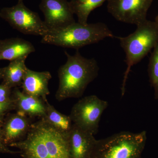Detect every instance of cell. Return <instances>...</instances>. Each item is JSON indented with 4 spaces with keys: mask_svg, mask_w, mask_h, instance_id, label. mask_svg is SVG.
<instances>
[{
    "mask_svg": "<svg viewBox=\"0 0 158 158\" xmlns=\"http://www.w3.org/2000/svg\"><path fill=\"white\" fill-rule=\"evenodd\" d=\"M67 137L41 118L25 138L9 146L18 148L23 158H70Z\"/></svg>",
    "mask_w": 158,
    "mask_h": 158,
    "instance_id": "6da1fadb",
    "label": "cell"
},
{
    "mask_svg": "<svg viewBox=\"0 0 158 158\" xmlns=\"http://www.w3.org/2000/svg\"><path fill=\"white\" fill-rule=\"evenodd\" d=\"M65 53L67 61L58 71L59 84L56 98L59 101L81 97L98 76L99 69L95 59L85 58L78 50L73 56L66 51Z\"/></svg>",
    "mask_w": 158,
    "mask_h": 158,
    "instance_id": "7a4b0ae2",
    "label": "cell"
},
{
    "mask_svg": "<svg viewBox=\"0 0 158 158\" xmlns=\"http://www.w3.org/2000/svg\"><path fill=\"white\" fill-rule=\"evenodd\" d=\"M114 37L108 26L102 23L83 24L75 22L63 28L49 31L41 42L65 48L78 50L97 43L107 37Z\"/></svg>",
    "mask_w": 158,
    "mask_h": 158,
    "instance_id": "3957f363",
    "label": "cell"
},
{
    "mask_svg": "<svg viewBox=\"0 0 158 158\" xmlns=\"http://www.w3.org/2000/svg\"><path fill=\"white\" fill-rule=\"evenodd\" d=\"M137 26L132 34L117 37L125 53L127 65L122 85V96L125 92L126 84L132 67L146 56L158 43V27L154 21L147 19Z\"/></svg>",
    "mask_w": 158,
    "mask_h": 158,
    "instance_id": "277c9868",
    "label": "cell"
},
{
    "mask_svg": "<svg viewBox=\"0 0 158 158\" xmlns=\"http://www.w3.org/2000/svg\"><path fill=\"white\" fill-rule=\"evenodd\" d=\"M146 139L145 131L120 132L98 140L92 158H141Z\"/></svg>",
    "mask_w": 158,
    "mask_h": 158,
    "instance_id": "5b68a950",
    "label": "cell"
},
{
    "mask_svg": "<svg viewBox=\"0 0 158 158\" xmlns=\"http://www.w3.org/2000/svg\"><path fill=\"white\" fill-rule=\"evenodd\" d=\"M0 17L9 23L13 28L26 35L44 37L49 31L45 23L36 12L31 11L24 5L23 0L17 4L5 7L0 11Z\"/></svg>",
    "mask_w": 158,
    "mask_h": 158,
    "instance_id": "8992f818",
    "label": "cell"
},
{
    "mask_svg": "<svg viewBox=\"0 0 158 158\" xmlns=\"http://www.w3.org/2000/svg\"><path fill=\"white\" fill-rule=\"evenodd\" d=\"M108 106V102L96 95H89L74 105L69 116L75 125L95 135L98 132L102 115Z\"/></svg>",
    "mask_w": 158,
    "mask_h": 158,
    "instance_id": "52a82bcc",
    "label": "cell"
},
{
    "mask_svg": "<svg viewBox=\"0 0 158 158\" xmlns=\"http://www.w3.org/2000/svg\"><path fill=\"white\" fill-rule=\"evenodd\" d=\"M154 0H108V11L117 20L138 25L147 20Z\"/></svg>",
    "mask_w": 158,
    "mask_h": 158,
    "instance_id": "ba28073f",
    "label": "cell"
},
{
    "mask_svg": "<svg viewBox=\"0 0 158 158\" xmlns=\"http://www.w3.org/2000/svg\"><path fill=\"white\" fill-rule=\"evenodd\" d=\"M39 7L49 31L63 28L76 22L67 0H41Z\"/></svg>",
    "mask_w": 158,
    "mask_h": 158,
    "instance_id": "9c48e42d",
    "label": "cell"
},
{
    "mask_svg": "<svg viewBox=\"0 0 158 158\" xmlns=\"http://www.w3.org/2000/svg\"><path fill=\"white\" fill-rule=\"evenodd\" d=\"M67 139L70 158H92L98 141L94 135L73 124Z\"/></svg>",
    "mask_w": 158,
    "mask_h": 158,
    "instance_id": "30bf717a",
    "label": "cell"
},
{
    "mask_svg": "<svg viewBox=\"0 0 158 158\" xmlns=\"http://www.w3.org/2000/svg\"><path fill=\"white\" fill-rule=\"evenodd\" d=\"M52 78L49 72L34 71L27 68L22 83V91L47 102V97L50 94L49 82Z\"/></svg>",
    "mask_w": 158,
    "mask_h": 158,
    "instance_id": "8fae6325",
    "label": "cell"
},
{
    "mask_svg": "<svg viewBox=\"0 0 158 158\" xmlns=\"http://www.w3.org/2000/svg\"><path fill=\"white\" fill-rule=\"evenodd\" d=\"M31 118L20 115H13L6 122L3 132L4 143L10 145L25 138L31 128Z\"/></svg>",
    "mask_w": 158,
    "mask_h": 158,
    "instance_id": "7c38bea8",
    "label": "cell"
},
{
    "mask_svg": "<svg viewBox=\"0 0 158 158\" xmlns=\"http://www.w3.org/2000/svg\"><path fill=\"white\" fill-rule=\"evenodd\" d=\"M15 106L20 115L30 118L42 117L45 115L46 104L42 99L24 93L18 89L14 90Z\"/></svg>",
    "mask_w": 158,
    "mask_h": 158,
    "instance_id": "4fadbf2b",
    "label": "cell"
},
{
    "mask_svg": "<svg viewBox=\"0 0 158 158\" xmlns=\"http://www.w3.org/2000/svg\"><path fill=\"white\" fill-rule=\"evenodd\" d=\"M35 51L31 43L22 38L15 37L0 40V61H13Z\"/></svg>",
    "mask_w": 158,
    "mask_h": 158,
    "instance_id": "5bb4252c",
    "label": "cell"
},
{
    "mask_svg": "<svg viewBox=\"0 0 158 158\" xmlns=\"http://www.w3.org/2000/svg\"><path fill=\"white\" fill-rule=\"evenodd\" d=\"M27 58L23 57L11 61L7 67L3 68V84L10 88L22 85L28 68L25 64Z\"/></svg>",
    "mask_w": 158,
    "mask_h": 158,
    "instance_id": "9a60e30c",
    "label": "cell"
},
{
    "mask_svg": "<svg viewBox=\"0 0 158 158\" xmlns=\"http://www.w3.org/2000/svg\"><path fill=\"white\" fill-rule=\"evenodd\" d=\"M45 104V114L41 118L62 134L68 135L73 125L70 116L60 113L48 102Z\"/></svg>",
    "mask_w": 158,
    "mask_h": 158,
    "instance_id": "2e32d148",
    "label": "cell"
},
{
    "mask_svg": "<svg viewBox=\"0 0 158 158\" xmlns=\"http://www.w3.org/2000/svg\"><path fill=\"white\" fill-rule=\"evenodd\" d=\"M108 0H71L69 3L73 14L77 15L78 22L88 23L89 15Z\"/></svg>",
    "mask_w": 158,
    "mask_h": 158,
    "instance_id": "e0dca14e",
    "label": "cell"
},
{
    "mask_svg": "<svg viewBox=\"0 0 158 158\" xmlns=\"http://www.w3.org/2000/svg\"><path fill=\"white\" fill-rule=\"evenodd\" d=\"M153 49L148 64V75L151 85L154 90L155 98L158 99V43Z\"/></svg>",
    "mask_w": 158,
    "mask_h": 158,
    "instance_id": "ac0fdd59",
    "label": "cell"
},
{
    "mask_svg": "<svg viewBox=\"0 0 158 158\" xmlns=\"http://www.w3.org/2000/svg\"><path fill=\"white\" fill-rule=\"evenodd\" d=\"M10 88H11L4 84L0 85V102H9L11 101L9 98Z\"/></svg>",
    "mask_w": 158,
    "mask_h": 158,
    "instance_id": "d6986e66",
    "label": "cell"
},
{
    "mask_svg": "<svg viewBox=\"0 0 158 158\" xmlns=\"http://www.w3.org/2000/svg\"><path fill=\"white\" fill-rule=\"evenodd\" d=\"M1 127V124H0ZM6 145L4 143L3 141V136H2V132H1V128H0V152L9 153H16L19 152H15L10 150L6 147Z\"/></svg>",
    "mask_w": 158,
    "mask_h": 158,
    "instance_id": "ffe728a7",
    "label": "cell"
},
{
    "mask_svg": "<svg viewBox=\"0 0 158 158\" xmlns=\"http://www.w3.org/2000/svg\"><path fill=\"white\" fill-rule=\"evenodd\" d=\"M12 102H13L11 101L9 102H0V115L6 112L9 109H11L12 106H14V105L12 104Z\"/></svg>",
    "mask_w": 158,
    "mask_h": 158,
    "instance_id": "44dd1931",
    "label": "cell"
},
{
    "mask_svg": "<svg viewBox=\"0 0 158 158\" xmlns=\"http://www.w3.org/2000/svg\"><path fill=\"white\" fill-rule=\"evenodd\" d=\"M3 69L4 68H0V79L2 78Z\"/></svg>",
    "mask_w": 158,
    "mask_h": 158,
    "instance_id": "7402d4cb",
    "label": "cell"
},
{
    "mask_svg": "<svg viewBox=\"0 0 158 158\" xmlns=\"http://www.w3.org/2000/svg\"><path fill=\"white\" fill-rule=\"evenodd\" d=\"M154 22L156 23V24L157 25L158 27V15L156 16V18L155 21Z\"/></svg>",
    "mask_w": 158,
    "mask_h": 158,
    "instance_id": "603a6c76",
    "label": "cell"
},
{
    "mask_svg": "<svg viewBox=\"0 0 158 158\" xmlns=\"http://www.w3.org/2000/svg\"><path fill=\"white\" fill-rule=\"evenodd\" d=\"M18 1H19V0H18Z\"/></svg>",
    "mask_w": 158,
    "mask_h": 158,
    "instance_id": "cb8c5ba5",
    "label": "cell"
}]
</instances>
